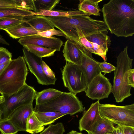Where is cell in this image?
Masks as SVG:
<instances>
[{
	"label": "cell",
	"instance_id": "obj_1",
	"mask_svg": "<svg viewBox=\"0 0 134 134\" xmlns=\"http://www.w3.org/2000/svg\"><path fill=\"white\" fill-rule=\"evenodd\" d=\"M104 21L110 32L127 37L134 34V0H110L102 9Z\"/></svg>",
	"mask_w": 134,
	"mask_h": 134
},
{
	"label": "cell",
	"instance_id": "obj_2",
	"mask_svg": "<svg viewBox=\"0 0 134 134\" xmlns=\"http://www.w3.org/2000/svg\"><path fill=\"white\" fill-rule=\"evenodd\" d=\"M28 73L23 57L11 59L0 75V93L9 96L18 91L26 83Z\"/></svg>",
	"mask_w": 134,
	"mask_h": 134
},
{
	"label": "cell",
	"instance_id": "obj_3",
	"mask_svg": "<svg viewBox=\"0 0 134 134\" xmlns=\"http://www.w3.org/2000/svg\"><path fill=\"white\" fill-rule=\"evenodd\" d=\"M126 46L117 57L116 69L111 92L117 103L122 102L131 95V87L128 83L127 77L129 71L132 66L133 59L129 57Z\"/></svg>",
	"mask_w": 134,
	"mask_h": 134
},
{
	"label": "cell",
	"instance_id": "obj_4",
	"mask_svg": "<svg viewBox=\"0 0 134 134\" xmlns=\"http://www.w3.org/2000/svg\"><path fill=\"white\" fill-rule=\"evenodd\" d=\"M82 102L76 94L71 92H63L52 101L44 104L36 105L34 111H53L66 115H74L84 110Z\"/></svg>",
	"mask_w": 134,
	"mask_h": 134
},
{
	"label": "cell",
	"instance_id": "obj_5",
	"mask_svg": "<svg viewBox=\"0 0 134 134\" xmlns=\"http://www.w3.org/2000/svg\"><path fill=\"white\" fill-rule=\"evenodd\" d=\"M99 110L102 117L118 126L134 128V103L122 106L100 104Z\"/></svg>",
	"mask_w": 134,
	"mask_h": 134
},
{
	"label": "cell",
	"instance_id": "obj_6",
	"mask_svg": "<svg viewBox=\"0 0 134 134\" xmlns=\"http://www.w3.org/2000/svg\"><path fill=\"white\" fill-rule=\"evenodd\" d=\"M37 92L26 83L20 90L9 96H3L4 101L1 104L3 111L2 119H7L18 107L31 103L35 99Z\"/></svg>",
	"mask_w": 134,
	"mask_h": 134
},
{
	"label": "cell",
	"instance_id": "obj_7",
	"mask_svg": "<svg viewBox=\"0 0 134 134\" xmlns=\"http://www.w3.org/2000/svg\"><path fill=\"white\" fill-rule=\"evenodd\" d=\"M64 86L75 94L85 91L87 87L85 74L79 65L66 62L62 71Z\"/></svg>",
	"mask_w": 134,
	"mask_h": 134
},
{
	"label": "cell",
	"instance_id": "obj_8",
	"mask_svg": "<svg viewBox=\"0 0 134 134\" xmlns=\"http://www.w3.org/2000/svg\"><path fill=\"white\" fill-rule=\"evenodd\" d=\"M112 87L109 79L100 72L93 79L85 91L89 98L99 100L108 98Z\"/></svg>",
	"mask_w": 134,
	"mask_h": 134
},
{
	"label": "cell",
	"instance_id": "obj_9",
	"mask_svg": "<svg viewBox=\"0 0 134 134\" xmlns=\"http://www.w3.org/2000/svg\"><path fill=\"white\" fill-rule=\"evenodd\" d=\"M24 58L29 69L36 78L38 83L43 85H54L57 79H52L44 73L42 66V58L38 57L24 47L23 49Z\"/></svg>",
	"mask_w": 134,
	"mask_h": 134
},
{
	"label": "cell",
	"instance_id": "obj_10",
	"mask_svg": "<svg viewBox=\"0 0 134 134\" xmlns=\"http://www.w3.org/2000/svg\"><path fill=\"white\" fill-rule=\"evenodd\" d=\"M100 103L97 100L91 105L87 110H84L83 115L79 121V129L80 131H92L96 124L102 118L99 110Z\"/></svg>",
	"mask_w": 134,
	"mask_h": 134
},
{
	"label": "cell",
	"instance_id": "obj_11",
	"mask_svg": "<svg viewBox=\"0 0 134 134\" xmlns=\"http://www.w3.org/2000/svg\"><path fill=\"white\" fill-rule=\"evenodd\" d=\"M18 42L23 46L27 44H33L52 48L58 51H60L64 43L60 39L55 37L49 38L37 35L21 38Z\"/></svg>",
	"mask_w": 134,
	"mask_h": 134
},
{
	"label": "cell",
	"instance_id": "obj_12",
	"mask_svg": "<svg viewBox=\"0 0 134 134\" xmlns=\"http://www.w3.org/2000/svg\"><path fill=\"white\" fill-rule=\"evenodd\" d=\"M98 62L93 58L92 53L85 48L79 66L85 74L87 86L93 79L101 72Z\"/></svg>",
	"mask_w": 134,
	"mask_h": 134
},
{
	"label": "cell",
	"instance_id": "obj_13",
	"mask_svg": "<svg viewBox=\"0 0 134 134\" xmlns=\"http://www.w3.org/2000/svg\"><path fill=\"white\" fill-rule=\"evenodd\" d=\"M34 111L33 103H31L16 109L9 119L19 131H26L27 119Z\"/></svg>",
	"mask_w": 134,
	"mask_h": 134
},
{
	"label": "cell",
	"instance_id": "obj_14",
	"mask_svg": "<svg viewBox=\"0 0 134 134\" xmlns=\"http://www.w3.org/2000/svg\"><path fill=\"white\" fill-rule=\"evenodd\" d=\"M85 48L74 41L68 40L63 51V55L67 62L80 65Z\"/></svg>",
	"mask_w": 134,
	"mask_h": 134
},
{
	"label": "cell",
	"instance_id": "obj_15",
	"mask_svg": "<svg viewBox=\"0 0 134 134\" xmlns=\"http://www.w3.org/2000/svg\"><path fill=\"white\" fill-rule=\"evenodd\" d=\"M5 31L10 37L14 39L37 35L40 32L30 25L26 22V21L25 22Z\"/></svg>",
	"mask_w": 134,
	"mask_h": 134
},
{
	"label": "cell",
	"instance_id": "obj_16",
	"mask_svg": "<svg viewBox=\"0 0 134 134\" xmlns=\"http://www.w3.org/2000/svg\"><path fill=\"white\" fill-rule=\"evenodd\" d=\"M26 22L36 30L42 32L54 29V26L47 17L38 15L25 18Z\"/></svg>",
	"mask_w": 134,
	"mask_h": 134
},
{
	"label": "cell",
	"instance_id": "obj_17",
	"mask_svg": "<svg viewBox=\"0 0 134 134\" xmlns=\"http://www.w3.org/2000/svg\"><path fill=\"white\" fill-rule=\"evenodd\" d=\"M102 0H81L80 1L78 5L79 11L84 13L95 16H99L100 12L99 3Z\"/></svg>",
	"mask_w": 134,
	"mask_h": 134
},
{
	"label": "cell",
	"instance_id": "obj_18",
	"mask_svg": "<svg viewBox=\"0 0 134 134\" xmlns=\"http://www.w3.org/2000/svg\"><path fill=\"white\" fill-rule=\"evenodd\" d=\"M63 92L52 88H49L40 92H37L35 98L36 105L42 104L49 102L59 96Z\"/></svg>",
	"mask_w": 134,
	"mask_h": 134
},
{
	"label": "cell",
	"instance_id": "obj_19",
	"mask_svg": "<svg viewBox=\"0 0 134 134\" xmlns=\"http://www.w3.org/2000/svg\"><path fill=\"white\" fill-rule=\"evenodd\" d=\"M34 12L20 8H0V18L24 17L34 15Z\"/></svg>",
	"mask_w": 134,
	"mask_h": 134
},
{
	"label": "cell",
	"instance_id": "obj_20",
	"mask_svg": "<svg viewBox=\"0 0 134 134\" xmlns=\"http://www.w3.org/2000/svg\"><path fill=\"white\" fill-rule=\"evenodd\" d=\"M79 39L76 42L82 46L92 53L100 56L105 62L107 60L106 54L100 47L95 43L88 41L80 32H78Z\"/></svg>",
	"mask_w": 134,
	"mask_h": 134
},
{
	"label": "cell",
	"instance_id": "obj_21",
	"mask_svg": "<svg viewBox=\"0 0 134 134\" xmlns=\"http://www.w3.org/2000/svg\"><path fill=\"white\" fill-rule=\"evenodd\" d=\"M85 37L88 41L99 46L107 54L108 47L111 44L110 37L107 34L100 32Z\"/></svg>",
	"mask_w": 134,
	"mask_h": 134
},
{
	"label": "cell",
	"instance_id": "obj_22",
	"mask_svg": "<svg viewBox=\"0 0 134 134\" xmlns=\"http://www.w3.org/2000/svg\"><path fill=\"white\" fill-rule=\"evenodd\" d=\"M44 126L38 119L34 111L27 119L26 131L31 134H36L42 131Z\"/></svg>",
	"mask_w": 134,
	"mask_h": 134
},
{
	"label": "cell",
	"instance_id": "obj_23",
	"mask_svg": "<svg viewBox=\"0 0 134 134\" xmlns=\"http://www.w3.org/2000/svg\"><path fill=\"white\" fill-rule=\"evenodd\" d=\"M34 112L38 119L44 126L51 124L58 119L66 115L60 113L53 111L41 112L34 111Z\"/></svg>",
	"mask_w": 134,
	"mask_h": 134
},
{
	"label": "cell",
	"instance_id": "obj_24",
	"mask_svg": "<svg viewBox=\"0 0 134 134\" xmlns=\"http://www.w3.org/2000/svg\"><path fill=\"white\" fill-rule=\"evenodd\" d=\"M113 123L102 117L96 124L91 132L93 134L112 133L115 127Z\"/></svg>",
	"mask_w": 134,
	"mask_h": 134
},
{
	"label": "cell",
	"instance_id": "obj_25",
	"mask_svg": "<svg viewBox=\"0 0 134 134\" xmlns=\"http://www.w3.org/2000/svg\"><path fill=\"white\" fill-rule=\"evenodd\" d=\"M23 46L36 56L41 58L52 56L56 51L54 49L33 44H27Z\"/></svg>",
	"mask_w": 134,
	"mask_h": 134
},
{
	"label": "cell",
	"instance_id": "obj_26",
	"mask_svg": "<svg viewBox=\"0 0 134 134\" xmlns=\"http://www.w3.org/2000/svg\"><path fill=\"white\" fill-rule=\"evenodd\" d=\"M82 15H90L79 10L65 11L42 10L39 12H34V15H38L48 17H68Z\"/></svg>",
	"mask_w": 134,
	"mask_h": 134
},
{
	"label": "cell",
	"instance_id": "obj_27",
	"mask_svg": "<svg viewBox=\"0 0 134 134\" xmlns=\"http://www.w3.org/2000/svg\"><path fill=\"white\" fill-rule=\"evenodd\" d=\"M25 17L20 16L0 18V29L5 30L25 22Z\"/></svg>",
	"mask_w": 134,
	"mask_h": 134
},
{
	"label": "cell",
	"instance_id": "obj_28",
	"mask_svg": "<svg viewBox=\"0 0 134 134\" xmlns=\"http://www.w3.org/2000/svg\"><path fill=\"white\" fill-rule=\"evenodd\" d=\"M34 1L36 12L42 10H52L60 1V0Z\"/></svg>",
	"mask_w": 134,
	"mask_h": 134
},
{
	"label": "cell",
	"instance_id": "obj_29",
	"mask_svg": "<svg viewBox=\"0 0 134 134\" xmlns=\"http://www.w3.org/2000/svg\"><path fill=\"white\" fill-rule=\"evenodd\" d=\"M17 128L9 119L0 120V132L1 134H18Z\"/></svg>",
	"mask_w": 134,
	"mask_h": 134
},
{
	"label": "cell",
	"instance_id": "obj_30",
	"mask_svg": "<svg viewBox=\"0 0 134 134\" xmlns=\"http://www.w3.org/2000/svg\"><path fill=\"white\" fill-rule=\"evenodd\" d=\"M65 132L64 126L62 122L51 124L43 130L40 134H63Z\"/></svg>",
	"mask_w": 134,
	"mask_h": 134
},
{
	"label": "cell",
	"instance_id": "obj_31",
	"mask_svg": "<svg viewBox=\"0 0 134 134\" xmlns=\"http://www.w3.org/2000/svg\"><path fill=\"white\" fill-rule=\"evenodd\" d=\"M19 8L32 10L35 12L36 10L34 0H13Z\"/></svg>",
	"mask_w": 134,
	"mask_h": 134
},
{
	"label": "cell",
	"instance_id": "obj_32",
	"mask_svg": "<svg viewBox=\"0 0 134 134\" xmlns=\"http://www.w3.org/2000/svg\"><path fill=\"white\" fill-rule=\"evenodd\" d=\"M36 35L49 38L53 37L52 36L54 35L66 37V35L60 30H56L54 29L40 32Z\"/></svg>",
	"mask_w": 134,
	"mask_h": 134
},
{
	"label": "cell",
	"instance_id": "obj_33",
	"mask_svg": "<svg viewBox=\"0 0 134 134\" xmlns=\"http://www.w3.org/2000/svg\"><path fill=\"white\" fill-rule=\"evenodd\" d=\"M12 53L7 49L0 47V65L12 59Z\"/></svg>",
	"mask_w": 134,
	"mask_h": 134
},
{
	"label": "cell",
	"instance_id": "obj_34",
	"mask_svg": "<svg viewBox=\"0 0 134 134\" xmlns=\"http://www.w3.org/2000/svg\"><path fill=\"white\" fill-rule=\"evenodd\" d=\"M98 65L101 72L104 73V75L114 71L116 69V67L114 66L105 61L101 62H99Z\"/></svg>",
	"mask_w": 134,
	"mask_h": 134
},
{
	"label": "cell",
	"instance_id": "obj_35",
	"mask_svg": "<svg viewBox=\"0 0 134 134\" xmlns=\"http://www.w3.org/2000/svg\"><path fill=\"white\" fill-rule=\"evenodd\" d=\"M42 66L43 72L47 76L52 79H56L54 72L43 60L42 63Z\"/></svg>",
	"mask_w": 134,
	"mask_h": 134
},
{
	"label": "cell",
	"instance_id": "obj_36",
	"mask_svg": "<svg viewBox=\"0 0 134 134\" xmlns=\"http://www.w3.org/2000/svg\"><path fill=\"white\" fill-rule=\"evenodd\" d=\"M19 8L13 0H0V8Z\"/></svg>",
	"mask_w": 134,
	"mask_h": 134
},
{
	"label": "cell",
	"instance_id": "obj_37",
	"mask_svg": "<svg viewBox=\"0 0 134 134\" xmlns=\"http://www.w3.org/2000/svg\"><path fill=\"white\" fill-rule=\"evenodd\" d=\"M128 84L131 87H134V69L131 68L128 72L127 77Z\"/></svg>",
	"mask_w": 134,
	"mask_h": 134
},
{
	"label": "cell",
	"instance_id": "obj_38",
	"mask_svg": "<svg viewBox=\"0 0 134 134\" xmlns=\"http://www.w3.org/2000/svg\"><path fill=\"white\" fill-rule=\"evenodd\" d=\"M10 61V60L7 62L0 65V75L9 64Z\"/></svg>",
	"mask_w": 134,
	"mask_h": 134
},
{
	"label": "cell",
	"instance_id": "obj_39",
	"mask_svg": "<svg viewBox=\"0 0 134 134\" xmlns=\"http://www.w3.org/2000/svg\"><path fill=\"white\" fill-rule=\"evenodd\" d=\"M115 129L117 134H124V127L118 126Z\"/></svg>",
	"mask_w": 134,
	"mask_h": 134
},
{
	"label": "cell",
	"instance_id": "obj_40",
	"mask_svg": "<svg viewBox=\"0 0 134 134\" xmlns=\"http://www.w3.org/2000/svg\"><path fill=\"white\" fill-rule=\"evenodd\" d=\"M0 43L3 44L9 45V44L7 42L3 37L0 34Z\"/></svg>",
	"mask_w": 134,
	"mask_h": 134
},
{
	"label": "cell",
	"instance_id": "obj_41",
	"mask_svg": "<svg viewBox=\"0 0 134 134\" xmlns=\"http://www.w3.org/2000/svg\"><path fill=\"white\" fill-rule=\"evenodd\" d=\"M4 101V98L3 96L2 95L0 96V104H1Z\"/></svg>",
	"mask_w": 134,
	"mask_h": 134
},
{
	"label": "cell",
	"instance_id": "obj_42",
	"mask_svg": "<svg viewBox=\"0 0 134 134\" xmlns=\"http://www.w3.org/2000/svg\"><path fill=\"white\" fill-rule=\"evenodd\" d=\"M2 114L3 111L1 109V104H0V120L2 119Z\"/></svg>",
	"mask_w": 134,
	"mask_h": 134
},
{
	"label": "cell",
	"instance_id": "obj_43",
	"mask_svg": "<svg viewBox=\"0 0 134 134\" xmlns=\"http://www.w3.org/2000/svg\"><path fill=\"white\" fill-rule=\"evenodd\" d=\"M111 134H117L115 128L114 131H113V132L111 133Z\"/></svg>",
	"mask_w": 134,
	"mask_h": 134
},
{
	"label": "cell",
	"instance_id": "obj_44",
	"mask_svg": "<svg viewBox=\"0 0 134 134\" xmlns=\"http://www.w3.org/2000/svg\"><path fill=\"white\" fill-rule=\"evenodd\" d=\"M75 133H76V134H85L82 133L81 132H77V131H76L75 132Z\"/></svg>",
	"mask_w": 134,
	"mask_h": 134
},
{
	"label": "cell",
	"instance_id": "obj_45",
	"mask_svg": "<svg viewBox=\"0 0 134 134\" xmlns=\"http://www.w3.org/2000/svg\"><path fill=\"white\" fill-rule=\"evenodd\" d=\"M87 133H88L87 134H93V133L91 131L88 132H87Z\"/></svg>",
	"mask_w": 134,
	"mask_h": 134
},
{
	"label": "cell",
	"instance_id": "obj_46",
	"mask_svg": "<svg viewBox=\"0 0 134 134\" xmlns=\"http://www.w3.org/2000/svg\"><path fill=\"white\" fill-rule=\"evenodd\" d=\"M107 134H111V133H108Z\"/></svg>",
	"mask_w": 134,
	"mask_h": 134
},
{
	"label": "cell",
	"instance_id": "obj_47",
	"mask_svg": "<svg viewBox=\"0 0 134 134\" xmlns=\"http://www.w3.org/2000/svg\"></svg>",
	"mask_w": 134,
	"mask_h": 134
},
{
	"label": "cell",
	"instance_id": "obj_48",
	"mask_svg": "<svg viewBox=\"0 0 134 134\" xmlns=\"http://www.w3.org/2000/svg\"></svg>",
	"mask_w": 134,
	"mask_h": 134
},
{
	"label": "cell",
	"instance_id": "obj_49",
	"mask_svg": "<svg viewBox=\"0 0 134 134\" xmlns=\"http://www.w3.org/2000/svg\"></svg>",
	"mask_w": 134,
	"mask_h": 134
}]
</instances>
